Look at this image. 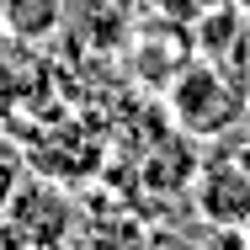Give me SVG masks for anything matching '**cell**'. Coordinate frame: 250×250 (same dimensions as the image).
<instances>
[]
</instances>
